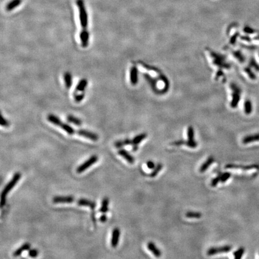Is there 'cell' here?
Wrapping results in <instances>:
<instances>
[{"instance_id":"52a82bcc","label":"cell","mask_w":259,"mask_h":259,"mask_svg":"<svg viewBox=\"0 0 259 259\" xmlns=\"http://www.w3.org/2000/svg\"><path fill=\"white\" fill-rule=\"evenodd\" d=\"M74 201V197L73 196H55L52 198L53 203H72Z\"/></svg>"},{"instance_id":"277c9868","label":"cell","mask_w":259,"mask_h":259,"mask_svg":"<svg viewBox=\"0 0 259 259\" xmlns=\"http://www.w3.org/2000/svg\"><path fill=\"white\" fill-rule=\"evenodd\" d=\"M232 249V247L230 245H225L219 247H212L207 250V254L208 256H214L218 253H228Z\"/></svg>"},{"instance_id":"cb8c5ba5","label":"cell","mask_w":259,"mask_h":259,"mask_svg":"<svg viewBox=\"0 0 259 259\" xmlns=\"http://www.w3.org/2000/svg\"><path fill=\"white\" fill-rule=\"evenodd\" d=\"M147 137V134L146 133H142L140 135L136 136L135 137L133 140V145H138L139 144L142 140H144L145 138Z\"/></svg>"},{"instance_id":"9a60e30c","label":"cell","mask_w":259,"mask_h":259,"mask_svg":"<svg viewBox=\"0 0 259 259\" xmlns=\"http://www.w3.org/2000/svg\"><path fill=\"white\" fill-rule=\"evenodd\" d=\"M259 141V133L254 135L247 136L243 138L242 143L244 144H247L249 143Z\"/></svg>"},{"instance_id":"7c38bea8","label":"cell","mask_w":259,"mask_h":259,"mask_svg":"<svg viewBox=\"0 0 259 259\" xmlns=\"http://www.w3.org/2000/svg\"><path fill=\"white\" fill-rule=\"evenodd\" d=\"M148 249L156 256V257H160L161 256V253L160 250L156 247L154 243L149 242L147 244Z\"/></svg>"},{"instance_id":"e575fe53","label":"cell","mask_w":259,"mask_h":259,"mask_svg":"<svg viewBox=\"0 0 259 259\" xmlns=\"http://www.w3.org/2000/svg\"><path fill=\"white\" fill-rule=\"evenodd\" d=\"M231 176H232V174L230 172H225V173H223L222 174V178H221V182H223V183L226 182L228 180V179L231 177Z\"/></svg>"},{"instance_id":"b9f144b4","label":"cell","mask_w":259,"mask_h":259,"mask_svg":"<svg viewBox=\"0 0 259 259\" xmlns=\"http://www.w3.org/2000/svg\"><path fill=\"white\" fill-rule=\"evenodd\" d=\"M244 31H245L247 33H252V32H254V30H251V28H244Z\"/></svg>"},{"instance_id":"6da1fadb","label":"cell","mask_w":259,"mask_h":259,"mask_svg":"<svg viewBox=\"0 0 259 259\" xmlns=\"http://www.w3.org/2000/svg\"><path fill=\"white\" fill-rule=\"evenodd\" d=\"M21 178V173L19 172L15 173L13 175L10 181L5 186L1 194V207H2L6 205V197H7V194L13 188V187H15V186L16 185L18 182L20 180Z\"/></svg>"},{"instance_id":"f546056e","label":"cell","mask_w":259,"mask_h":259,"mask_svg":"<svg viewBox=\"0 0 259 259\" xmlns=\"http://www.w3.org/2000/svg\"><path fill=\"white\" fill-rule=\"evenodd\" d=\"M187 136H188V139L190 140H194V129L192 127H189L188 128L187 132Z\"/></svg>"},{"instance_id":"4dcf8cb0","label":"cell","mask_w":259,"mask_h":259,"mask_svg":"<svg viewBox=\"0 0 259 259\" xmlns=\"http://www.w3.org/2000/svg\"><path fill=\"white\" fill-rule=\"evenodd\" d=\"M245 112L247 114H249L252 112V104L249 100H247L245 103Z\"/></svg>"},{"instance_id":"ab89813d","label":"cell","mask_w":259,"mask_h":259,"mask_svg":"<svg viewBox=\"0 0 259 259\" xmlns=\"http://www.w3.org/2000/svg\"><path fill=\"white\" fill-rule=\"evenodd\" d=\"M245 70H246L247 73L249 74V77H250L252 79H256V76H255V74H254L252 73V72L251 71V70H250V69H245Z\"/></svg>"},{"instance_id":"ac0fdd59","label":"cell","mask_w":259,"mask_h":259,"mask_svg":"<svg viewBox=\"0 0 259 259\" xmlns=\"http://www.w3.org/2000/svg\"><path fill=\"white\" fill-rule=\"evenodd\" d=\"M137 70L136 67H132L130 70V81L132 85H135L137 83Z\"/></svg>"},{"instance_id":"7a4b0ae2","label":"cell","mask_w":259,"mask_h":259,"mask_svg":"<svg viewBox=\"0 0 259 259\" xmlns=\"http://www.w3.org/2000/svg\"><path fill=\"white\" fill-rule=\"evenodd\" d=\"M77 7L79 8V19L81 22V27L83 29H86L88 27V15L86 10L85 4L83 0H77L76 1Z\"/></svg>"},{"instance_id":"ffe728a7","label":"cell","mask_w":259,"mask_h":259,"mask_svg":"<svg viewBox=\"0 0 259 259\" xmlns=\"http://www.w3.org/2000/svg\"><path fill=\"white\" fill-rule=\"evenodd\" d=\"M21 2L22 0H12L7 4L6 9L7 11L13 10L14 9L18 7L21 4Z\"/></svg>"},{"instance_id":"d590c367","label":"cell","mask_w":259,"mask_h":259,"mask_svg":"<svg viewBox=\"0 0 259 259\" xmlns=\"http://www.w3.org/2000/svg\"><path fill=\"white\" fill-rule=\"evenodd\" d=\"M1 125L2 127H8L10 125H9V121L3 117L2 115L1 116Z\"/></svg>"},{"instance_id":"d6986e66","label":"cell","mask_w":259,"mask_h":259,"mask_svg":"<svg viewBox=\"0 0 259 259\" xmlns=\"http://www.w3.org/2000/svg\"><path fill=\"white\" fill-rule=\"evenodd\" d=\"M130 145H133V142L132 140L129 139H126L123 140H118L115 142L114 144V146L116 148H120L124 146Z\"/></svg>"},{"instance_id":"5b68a950","label":"cell","mask_w":259,"mask_h":259,"mask_svg":"<svg viewBox=\"0 0 259 259\" xmlns=\"http://www.w3.org/2000/svg\"><path fill=\"white\" fill-rule=\"evenodd\" d=\"M226 169H240L244 171L251 170L254 169H259V166L257 165H252L249 166H243V165H237L233 164H228L225 166Z\"/></svg>"},{"instance_id":"74e56055","label":"cell","mask_w":259,"mask_h":259,"mask_svg":"<svg viewBox=\"0 0 259 259\" xmlns=\"http://www.w3.org/2000/svg\"><path fill=\"white\" fill-rule=\"evenodd\" d=\"M186 144V141L183 140H179L178 141H175L173 142L171 144V145H173V146H181V145H185Z\"/></svg>"},{"instance_id":"60d3db41","label":"cell","mask_w":259,"mask_h":259,"mask_svg":"<svg viewBox=\"0 0 259 259\" xmlns=\"http://www.w3.org/2000/svg\"><path fill=\"white\" fill-rule=\"evenodd\" d=\"M251 65H252V66H253V67H254L257 70H259V65H258L256 63V62H255L254 60H252V61H251Z\"/></svg>"},{"instance_id":"836d02e7","label":"cell","mask_w":259,"mask_h":259,"mask_svg":"<svg viewBox=\"0 0 259 259\" xmlns=\"http://www.w3.org/2000/svg\"><path fill=\"white\" fill-rule=\"evenodd\" d=\"M84 97H85V93H83L79 94H76V95H74V100L77 103H79L81 101H82Z\"/></svg>"},{"instance_id":"30bf717a","label":"cell","mask_w":259,"mask_h":259,"mask_svg":"<svg viewBox=\"0 0 259 259\" xmlns=\"http://www.w3.org/2000/svg\"><path fill=\"white\" fill-rule=\"evenodd\" d=\"M77 204L81 207H88L91 209H94L96 207V203L94 202L83 198H79L77 201Z\"/></svg>"},{"instance_id":"9c48e42d","label":"cell","mask_w":259,"mask_h":259,"mask_svg":"<svg viewBox=\"0 0 259 259\" xmlns=\"http://www.w3.org/2000/svg\"><path fill=\"white\" fill-rule=\"evenodd\" d=\"M118 154L123 157L130 164H133L135 161V158L124 149H120L118 151Z\"/></svg>"},{"instance_id":"f35d334b","label":"cell","mask_w":259,"mask_h":259,"mask_svg":"<svg viewBox=\"0 0 259 259\" xmlns=\"http://www.w3.org/2000/svg\"><path fill=\"white\" fill-rule=\"evenodd\" d=\"M107 217L106 214H103L99 218V221L101 223H105L107 221Z\"/></svg>"},{"instance_id":"83f0119b","label":"cell","mask_w":259,"mask_h":259,"mask_svg":"<svg viewBox=\"0 0 259 259\" xmlns=\"http://www.w3.org/2000/svg\"><path fill=\"white\" fill-rule=\"evenodd\" d=\"M244 253H245V249H244V248L240 247V248L238 249L237 251L233 252V256H234V257L235 259H240L242 257V256L244 255Z\"/></svg>"},{"instance_id":"5bb4252c","label":"cell","mask_w":259,"mask_h":259,"mask_svg":"<svg viewBox=\"0 0 259 259\" xmlns=\"http://www.w3.org/2000/svg\"><path fill=\"white\" fill-rule=\"evenodd\" d=\"M31 248V245L29 243H25L23 244L21 247H19V249H17L15 252H13V256L14 257H18L19 256H21V254L25 251H27L29 250Z\"/></svg>"},{"instance_id":"484cf974","label":"cell","mask_w":259,"mask_h":259,"mask_svg":"<svg viewBox=\"0 0 259 259\" xmlns=\"http://www.w3.org/2000/svg\"><path fill=\"white\" fill-rule=\"evenodd\" d=\"M186 217L188 218L198 219V218H200L202 217V214L200 212H198L189 211V212H187V213L186 214Z\"/></svg>"},{"instance_id":"2e32d148","label":"cell","mask_w":259,"mask_h":259,"mask_svg":"<svg viewBox=\"0 0 259 259\" xmlns=\"http://www.w3.org/2000/svg\"><path fill=\"white\" fill-rule=\"evenodd\" d=\"M109 199L107 197H104L102 202V206L99 209V212L102 214H106L109 211Z\"/></svg>"},{"instance_id":"e0dca14e","label":"cell","mask_w":259,"mask_h":259,"mask_svg":"<svg viewBox=\"0 0 259 259\" xmlns=\"http://www.w3.org/2000/svg\"><path fill=\"white\" fill-rule=\"evenodd\" d=\"M47 119L49 122L52 123L53 124L55 125L56 126L60 127L62 123L61 119L56 116L54 115L49 114L47 116Z\"/></svg>"},{"instance_id":"d6a6232c","label":"cell","mask_w":259,"mask_h":259,"mask_svg":"<svg viewBox=\"0 0 259 259\" xmlns=\"http://www.w3.org/2000/svg\"><path fill=\"white\" fill-rule=\"evenodd\" d=\"M39 254V251L36 249H30L28 251V256L32 257L34 258L36 257Z\"/></svg>"},{"instance_id":"4fadbf2b","label":"cell","mask_w":259,"mask_h":259,"mask_svg":"<svg viewBox=\"0 0 259 259\" xmlns=\"http://www.w3.org/2000/svg\"><path fill=\"white\" fill-rule=\"evenodd\" d=\"M214 162V158L212 156L209 157L207 160L202 165V166H200L199 171L201 173H203L205 171H207V169L209 167V166H211L213 163Z\"/></svg>"},{"instance_id":"7bdbcfd3","label":"cell","mask_w":259,"mask_h":259,"mask_svg":"<svg viewBox=\"0 0 259 259\" xmlns=\"http://www.w3.org/2000/svg\"><path fill=\"white\" fill-rule=\"evenodd\" d=\"M138 148H139L138 145H133V148H132L133 151H137Z\"/></svg>"},{"instance_id":"8992f818","label":"cell","mask_w":259,"mask_h":259,"mask_svg":"<svg viewBox=\"0 0 259 259\" xmlns=\"http://www.w3.org/2000/svg\"><path fill=\"white\" fill-rule=\"evenodd\" d=\"M77 133V135L81 136H82L83 137L89 139L93 141H97L98 139V136L97 135L96 133H93L92 132H90L84 129H79V130L77 131L76 132Z\"/></svg>"},{"instance_id":"f1b7e54d","label":"cell","mask_w":259,"mask_h":259,"mask_svg":"<svg viewBox=\"0 0 259 259\" xmlns=\"http://www.w3.org/2000/svg\"><path fill=\"white\" fill-rule=\"evenodd\" d=\"M222 174L223 173H219L217 176H216L215 178H214L211 183V186L212 187H214L217 186L218 184L221 182V178H222Z\"/></svg>"},{"instance_id":"7402d4cb","label":"cell","mask_w":259,"mask_h":259,"mask_svg":"<svg viewBox=\"0 0 259 259\" xmlns=\"http://www.w3.org/2000/svg\"><path fill=\"white\" fill-rule=\"evenodd\" d=\"M87 85H88V81L86 79H81L76 87V92H78V91L82 92L85 90Z\"/></svg>"},{"instance_id":"4316f807","label":"cell","mask_w":259,"mask_h":259,"mask_svg":"<svg viewBox=\"0 0 259 259\" xmlns=\"http://www.w3.org/2000/svg\"><path fill=\"white\" fill-rule=\"evenodd\" d=\"M162 168H163V165H162V164H161V163H158L157 166H156V167L153 169V171L150 173V175H149V176H151V178H154V177H156L158 173H159V172L161 171V170L162 169Z\"/></svg>"},{"instance_id":"3957f363","label":"cell","mask_w":259,"mask_h":259,"mask_svg":"<svg viewBox=\"0 0 259 259\" xmlns=\"http://www.w3.org/2000/svg\"><path fill=\"white\" fill-rule=\"evenodd\" d=\"M98 157L95 155L91 156L86 161H85L82 164H81L80 166H78L76 172L78 173H81L85 171L86 169H88L90 167L93 166L95 163L98 161Z\"/></svg>"},{"instance_id":"603a6c76","label":"cell","mask_w":259,"mask_h":259,"mask_svg":"<svg viewBox=\"0 0 259 259\" xmlns=\"http://www.w3.org/2000/svg\"><path fill=\"white\" fill-rule=\"evenodd\" d=\"M60 127L62 128L63 130H64L66 133H67L69 135H72L74 134L75 133V130L73 128L72 126L69 125L66 123H62Z\"/></svg>"},{"instance_id":"8d00e7d4","label":"cell","mask_w":259,"mask_h":259,"mask_svg":"<svg viewBox=\"0 0 259 259\" xmlns=\"http://www.w3.org/2000/svg\"><path fill=\"white\" fill-rule=\"evenodd\" d=\"M146 166H147V167L148 169L153 170L156 167V166L155 163L153 161H148L146 162Z\"/></svg>"},{"instance_id":"ba28073f","label":"cell","mask_w":259,"mask_h":259,"mask_svg":"<svg viewBox=\"0 0 259 259\" xmlns=\"http://www.w3.org/2000/svg\"><path fill=\"white\" fill-rule=\"evenodd\" d=\"M121 235L120 230L117 228H114L112 233V238H111V245L113 248H116L119 243V237Z\"/></svg>"},{"instance_id":"44dd1931","label":"cell","mask_w":259,"mask_h":259,"mask_svg":"<svg viewBox=\"0 0 259 259\" xmlns=\"http://www.w3.org/2000/svg\"><path fill=\"white\" fill-rule=\"evenodd\" d=\"M64 77L65 87L67 89H70L72 85V76L71 73L69 72L65 73Z\"/></svg>"},{"instance_id":"8fae6325","label":"cell","mask_w":259,"mask_h":259,"mask_svg":"<svg viewBox=\"0 0 259 259\" xmlns=\"http://www.w3.org/2000/svg\"><path fill=\"white\" fill-rule=\"evenodd\" d=\"M90 34L86 29H83L80 34V39L81 45L83 48H86L88 46Z\"/></svg>"},{"instance_id":"d4e9b609","label":"cell","mask_w":259,"mask_h":259,"mask_svg":"<svg viewBox=\"0 0 259 259\" xmlns=\"http://www.w3.org/2000/svg\"><path fill=\"white\" fill-rule=\"evenodd\" d=\"M67 120H68L69 122L72 123L73 124L77 125V126H80L82 124V121L80 119H79V118H76L75 116H73V115H69L67 117Z\"/></svg>"},{"instance_id":"1f68e13d","label":"cell","mask_w":259,"mask_h":259,"mask_svg":"<svg viewBox=\"0 0 259 259\" xmlns=\"http://www.w3.org/2000/svg\"><path fill=\"white\" fill-rule=\"evenodd\" d=\"M185 145H186L188 147L191 148H195L197 147L198 144H197V142H195L194 140H188L187 141H186Z\"/></svg>"}]
</instances>
